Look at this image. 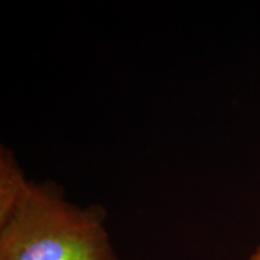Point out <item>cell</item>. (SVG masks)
<instances>
[{"label": "cell", "mask_w": 260, "mask_h": 260, "mask_svg": "<svg viewBox=\"0 0 260 260\" xmlns=\"http://www.w3.org/2000/svg\"><path fill=\"white\" fill-rule=\"evenodd\" d=\"M99 204L81 207L54 182H30L16 209L0 222V260H121Z\"/></svg>", "instance_id": "obj_1"}, {"label": "cell", "mask_w": 260, "mask_h": 260, "mask_svg": "<svg viewBox=\"0 0 260 260\" xmlns=\"http://www.w3.org/2000/svg\"><path fill=\"white\" fill-rule=\"evenodd\" d=\"M248 260H260V246L256 247L254 252H253L251 256H249Z\"/></svg>", "instance_id": "obj_3"}, {"label": "cell", "mask_w": 260, "mask_h": 260, "mask_svg": "<svg viewBox=\"0 0 260 260\" xmlns=\"http://www.w3.org/2000/svg\"><path fill=\"white\" fill-rule=\"evenodd\" d=\"M30 182L16 160L14 152L0 149V222L5 220L27 193Z\"/></svg>", "instance_id": "obj_2"}]
</instances>
